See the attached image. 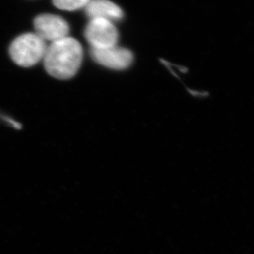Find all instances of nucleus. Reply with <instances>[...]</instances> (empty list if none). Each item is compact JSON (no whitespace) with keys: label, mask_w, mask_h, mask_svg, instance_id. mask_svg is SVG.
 Returning a JSON list of instances; mask_svg holds the SVG:
<instances>
[{"label":"nucleus","mask_w":254,"mask_h":254,"mask_svg":"<svg viewBox=\"0 0 254 254\" xmlns=\"http://www.w3.org/2000/svg\"><path fill=\"white\" fill-rule=\"evenodd\" d=\"M47 47V42L36 33H25L11 43L9 55L17 65L28 68L44 59Z\"/></svg>","instance_id":"f03ea898"},{"label":"nucleus","mask_w":254,"mask_h":254,"mask_svg":"<svg viewBox=\"0 0 254 254\" xmlns=\"http://www.w3.org/2000/svg\"><path fill=\"white\" fill-rule=\"evenodd\" d=\"M35 33L45 42H54L68 37L69 26L58 15L42 14L34 20Z\"/></svg>","instance_id":"20e7f679"},{"label":"nucleus","mask_w":254,"mask_h":254,"mask_svg":"<svg viewBox=\"0 0 254 254\" xmlns=\"http://www.w3.org/2000/svg\"><path fill=\"white\" fill-rule=\"evenodd\" d=\"M83 57L80 42L73 37H64L47 47L43 59L45 68L50 75L57 79H69L80 68Z\"/></svg>","instance_id":"f257e3e1"},{"label":"nucleus","mask_w":254,"mask_h":254,"mask_svg":"<svg viewBox=\"0 0 254 254\" xmlns=\"http://www.w3.org/2000/svg\"><path fill=\"white\" fill-rule=\"evenodd\" d=\"M84 8L90 20L101 18L113 22L119 21L124 16L122 8L109 0H91Z\"/></svg>","instance_id":"423d86ee"},{"label":"nucleus","mask_w":254,"mask_h":254,"mask_svg":"<svg viewBox=\"0 0 254 254\" xmlns=\"http://www.w3.org/2000/svg\"><path fill=\"white\" fill-rule=\"evenodd\" d=\"M91 0H52L53 4L59 9L75 11L85 7Z\"/></svg>","instance_id":"0eeeda50"},{"label":"nucleus","mask_w":254,"mask_h":254,"mask_svg":"<svg viewBox=\"0 0 254 254\" xmlns=\"http://www.w3.org/2000/svg\"><path fill=\"white\" fill-rule=\"evenodd\" d=\"M90 55L94 62L107 68L123 70L131 65L134 56L129 49L117 46L106 49L91 48Z\"/></svg>","instance_id":"39448f33"},{"label":"nucleus","mask_w":254,"mask_h":254,"mask_svg":"<svg viewBox=\"0 0 254 254\" xmlns=\"http://www.w3.org/2000/svg\"><path fill=\"white\" fill-rule=\"evenodd\" d=\"M84 36L90 44L91 48L106 49L117 46L119 33L113 22L95 18L88 22L84 31Z\"/></svg>","instance_id":"7ed1b4c3"}]
</instances>
